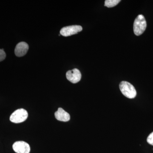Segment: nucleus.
<instances>
[{
  "mask_svg": "<svg viewBox=\"0 0 153 153\" xmlns=\"http://www.w3.org/2000/svg\"><path fill=\"white\" fill-rule=\"evenodd\" d=\"M120 1V0H106L105 1V6L108 8L113 7L117 5Z\"/></svg>",
  "mask_w": 153,
  "mask_h": 153,
  "instance_id": "nucleus-9",
  "label": "nucleus"
},
{
  "mask_svg": "<svg viewBox=\"0 0 153 153\" xmlns=\"http://www.w3.org/2000/svg\"><path fill=\"white\" fill-rule=\"evenodd\" d=\"M28 115L27 111L26 110L21 108L15 111L11 114L10 120L14 123H21L27 119Z\"/></svg>",
  "mask_w": 153,
  "mask_h": 153,
  "instance_id": "nucleus-3",
  "label": "nucleus"
},
{
  "mask_svg": "<svg viewBox=\"0 0 153 153\" xmlns=\"http://www.w3.org/2000/svg\"><path fill=\"white\" fill-rule=\"evenodd\" d=\"M119 87L122 93L127 98L133 99L136 96V90L133 85L129 82L122 81L120 84Z\"/></svg>",
  "mask_w": 153,
  "mask_h": 153,
  "instance_id": "nucleus-1",
  "label": "nucleus"
},
{
  "mask_svg": "<svg viewBox=\"0 0 153 153\" xmlns=\"http://www.w3.org/2000/svg\"><path fill=\"white\" fill-rule=\"evenodd\" d=\"M147 27L146 22L144 16L140 15L136 18L134 23V32L135 35L139 36L146 30Z\"/></svg>",
  "mask_w": 153,
  "mask_h": 153,
  "instance_id": "nucleus-2",
  "label": "nucleus"
},
{
  "mask_svg": "<svg viewBox=\"0 0 153 153\" xmlns=\"http://www.w3.org/2000/svg\"><path fill=\"white\" fill-rule=\"evenodd\" d=\"M13 150L17 153H30V147L27 143L24 141H17L13 146Z\"/></svg>",
  "mask_w": 153,
  "mask_h": 153,
  "instance_id": "nucleus-5",
  "label": "nucleus"
},
{
  "mask_svg": "<svg viewBox=\"0 0 153 153\" xmlns=\"http://www.w3.org/2000/svg\"><path fill=\"white\" fill-rule=\"evenodd\" d=\"M6 54L4 49H0V62L4 60L6 58Z\"/></svg>",
  "mask_w": 153,
  "mask_h": 153,
  "instance_id": "nucleus-10",
  "label": "nucleus"
},
{
  "mask_svg": "<svg viewBox=\"0 0 153 153\" xmlns=\"http://www.w3.org/2000/svg\"><path fill=\"white\" fill-rule=\"evenodd\" d=\"M55 117L56 119L60 121L67 122L70 119V115L63 108H59L55 113Z\"/></svg>",
  "mask_w": 153,
  "mask_h": 153,
  "instance_id": "nucleus-8",
  "label": "nucleus"
},
{
  "mask_svg": "<svg viewBox=\"0 0 153 153\" xmlns=\"http://www.w3.org/2000/svg\"><path fill=\"white\" fill-rule=\"evenodd\" d=\"M28 49L29 45L25 42H21L19 43L16 46L15 49V55L17 57H22L27 54Z\"/></svg>",
  "mask_w": 153,
  "mask_h": 153,
  "instance_id": "nucleus-7",
  "label": "nucleus"
},
{
  "mask_svg": "<svg viewBox=\"0 0 153 153\" xmlns=\"http://www.w3.org/2000/svg\"><path fill=\"white\" fill-rule=\"evenodd\" d=\"M82 30V28L81 26L79 25H72L62 28L60 30V33L62 36L67 37L77 34Z\"/></svg>",
  "mask_w": 153,
  "mask_h": 153,
  "instance_id": "nucleus-4",
  "label": "nucleus"
},
{
  "mask_svg": "<svg viewBox=\"0 0 153 153\" xmlns=\"http://www.w3.org/2000/svg\"><path fill=\"white\" fill-rule=\"evenodd\" d=\"M147 141L149 144L153 146V132L150 134L147 139Z\"/></svg>",
  "mask_w": 153,
  "mask_h": 153,
  "instance_id": "nucleus-11",
  "label": "nucleus"
},
{
  "mask_svg": "<svg viewBox=\"0 0 153 153\" xmlns=\"http://www.w3.org/2000/svg\"><path fill=\"white\" fill-rule=\"evenodd\" d=\"M66 76L69 81L73 83H76L79 82L81 79V74L78 69L74 68L67 71Z\"/></svg>",
  "mask_w": 153,
  "mask_h": 153,
  "instance_id": "nucleus-6",
  "label": "nucleus"
}]
</instances>
